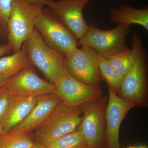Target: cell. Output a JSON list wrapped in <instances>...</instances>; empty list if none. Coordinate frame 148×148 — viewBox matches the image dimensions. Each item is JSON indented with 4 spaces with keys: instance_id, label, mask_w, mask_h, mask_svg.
<instances>
[{
    "instance_id": "6da1fadb",
    "label": "cell",
    "mask_w": 148,
    "mask_h": 148,
    "mask_svg": "<svg viewBox=\"0 0 148 148\" xmlns=\"http://www.w3.org/2000/svg\"><path fill=\"white\" fill-rule=\"evenodd\" d=\"M44 3L29 0H13L8 22V44L14 53L21 49L35 29Z\"/></svg>"
},
{
    "instance_id": "7a4b0ae2",
    "label": "cell",
    "mask_w": 148,
    "mask_h": 148,
    "mask_svg": "<svg viewBox=\"0 0 148 148\" xmlns=\"http://www.w3.org/2000/svg\"><path fill=\"white\" fill-rule=\"evenodd\" d=\"M84 106L71 107L62 102L35 130V143L45 145L75 131L82 119Z\"/></svg>"
},
{
    "instance_id": "3957f363",
    "label": "cell",
    "mask_w": 148,
    "mask_h": 148,
    "mask_svg": "<svg viewBox=\"0 0 148 148\" xmlns=\"http://www.w3.org/2000/svg\"><path fill=\"white\" fill-rule=\"evenodd\" d=\"M25 43L34 66L39 69L49 82L55 84L67 71L65 56L48 45L36 29Z\"/></svg>"
},
{
    "instance_id": "277c9868",
    "label": "cell",
    "mask_w": 148,
    "mask_h": 148,
    "mask_svg": "<svg viewBox=\"0 0 148 148\" xmlns=\"http://www.w3.org/2000/svg\"><path fill=\"white\" fill-rule=\"evenodd\" d=\"M132 49L134 55L133 65L124 77L118 95L134 102L137 106L143 103L147 86V53L142 39L137 34L132 36Z\"/></svg>"
},
{
    "instance_id": "5b68a950",
    "label": "cell",
    "mask_w": 148,
    "mask_h": 148,
    "mask_svg": "<svg viewBox=\"0 0 148 148\" xmlns=\"http://www.w3.org/2000/svg\"><path fill=\"white\" fill-rule=\"evenodd\" d=\"M130 30V27L119 24L112 29L102 30L92 24L89 25L87 32L77 41L78 45L90 47L99 55L107 58L129 49L125 38Z\"/></svg>"
},
{
    "instance_id": "8992f818",
    "label": "cell",
    "mask_w": 148,
    "mask_h": 148,
    "mask_svg": "<svg viewBox=\"0 0 148 148\" xmlns=\"http://www.w3.org/2000/svg\"><path fill=\"white\" fill-rule=\"evenodd\" d=\"M35 29L48 45L65 57L78 46L73 35L50 8L43 9Z\"/></svg>"
},
{
    "instance_id": "52a82bcc",
    "label": "cell",
    "mask_w": 148,
    "mask_h": 148,
    "mask_svg": "<svg viewBox=\"0 0 148 148\" xmlns=\"http://www.w3.org/2000/svg\"><path fill=\"white\" fill-rule=\"evenodd\" d=\"M98 53L94 49L81 46L65 57L67 71L76 79L91 86H99L101 80L97 63Z\"/></svg>"
},
{
    "instance_id": "ba28073f",
    "label": "cell",
    "mask_w": 148,
    "mask_h": 148,
    "mask_svg": "<svg viewBox=\"0 0 148 148\" xmlns=\"http://www.w3.org/2000/svg\"><path fill=\"white\" fill-rule=\"evenodd\" d=\"M55 93L62 102L71 107H79L95 102L103 96L101 86L81 82L72 76L68 71L54 84Z\"/></svg>"
},
{
    "instance_id": "9c48e42d",
    "label": "cell",
    "mask_w": 148,
    "mask_h": 148,
    "mask_svg": "<svg viewBox=\"0 0 148 148\" xmlns=\"http://www.w3.org/2000/svg\"><path fill=\"white\" fill-rule=\"evenodd\" d=\"M108 95L85 104L77 129L82 132L91 148H98L103 143L106 126V111Z\"/></svg>"
},
{
    "instance_id": "30bf717a",
    "label": "cell",
    "mask_w": 148,
    "mask_h": 148,
    "mask_svg": "<svg viewBox=\"0 0 148 148\" xmlns=\"http://www.w3.org/2000/svg\"><path fill=\"white\" fill-rule=\"evenodd\" d=\"M3 86L14 95L38 97L55 90L54 84L39 77L34 66L27 67L5 80Z\"/></svg>"
},
{
    "instance_id": "8fae6325",
    "label": "cell",
    "mask_w": 148,
    "mask_h": 148,
    "mask_svg": "<svg viewBox=\"0 0 148 148\" xmlns=\"http://www.w3.org/2000/svg\"><path fill=\"white\" fill-rule=\"evenodd\" d=\"M106 111V140L108 148H121L119 131L122 122L132 108V101L122 98L110 86Z\"/></svg>"
},
{
    "instance_id": "7c38bea8",
    "label": "cell",
    "mask_w": 148,
    "mask_h": 148,
    "mask_svg": "<svg viewBox=\"0 0 148 148\" xmlns=\"http://www.w3.org/2000/svg\"><path fill=\"white\" fill-rule=\"evenodd\" d=\"M47 6L60 18L77 40L85 35L89 25L85 20L80 0H51Z\"/></svg>"
},
{
    "instance_id": "4fadbf2b",
    "label": "cell",
    "mask_w": 148,
    "mask_h": 148,
    "mask_svg": "<svg viewBox=\"0 0 148 148\" xmlns=\"http://www.w3.org/2000/svg\"><path fill=\"white\" fill-rule=\"evenodd\" d=\"M62 102L55 92L38 97L34 108L21 123L8 132L12 134L31 133L38 128Z\"/></svg>"
},
{
    "instance_id": "5bb4252c",
    "label": "cell",
    "mask_w": 148,
    "mask_h": 148,
    "mask_svg": "<svg viewBox=\"0 0 148 148\" xmlns=\"http://www.w3.org/2000/svg\"><path fill=\"white\" fill-rule=\"evenodd\" d=\"M37 100L38 97L34 96L13 95L0 121L3 132H8L21 123L34 108Z\"/></svg>"
},
{
    "instance_id": "9a60e30c",
    "label": "cell",
    "mask_w": 148,
    "mask_h": 148,
    "mask_svg": "<svg viewBox=\"0 0 148 148\" xmlns=\"http://www.w3.org/2000/svg\"><path fill=\"white\" fill-rule=\"evenodd\" d=\"M110 16L114 23L129 27L132 24H138L148 30L147 8H136L128 4H123L112 9Z\"/></svg>"
},
{
    "instance_id": "2e32d148",
    "label": "cell",
    "mask_w": 148,
    "mask_h": 148,
    "mask_svg": "<svg viewBox=\"0 0 148 148\" xmlns=\"http://www.w3.org/2000/svg\"><path fill=\"white\" fill-rule=\"evenodd\" d=\"M32 66H34L29 58L24 42L18 52L0 58V75L5 80L23 69Z\"/></svg>"
},
{
    "instance_id": "e0dca14e",
    "label": "cell",
    "mask_w": 148,
    "mask_h": 148,
    "mask_svg": "<svg viewBox=\"0 0 148 148\" xmlns=\"http://www.w3.org/2000/svg\"><path fill=\"white\" fill-rule=\"evenodd\" d=\"M97 63L102 79L118 94L124 77L113 69L106 58L98 54Z\"/></svg>"
},
{
    "instance_id": "ac0fdd59",
    "label": "cell",
    "mask_w": 148,
    "mask_h": 148,
    "mask_svg": "<svg viewBox=\"0 0 148 148\" xmlns=\"http://www.w3.org/2000/svg\"><path fill=\"white\" fill-rule=\"evenodd\" d=\"M35 144L31 133L12 134L3 132L0 135V148H34Z\"/></svg>"
},
{
    "instance_id": "d6986e66",
    "label": "cell",
    "mask_w": 148,
    "mask_h": 148,
    "mask_svg": "<svg viewBox=\"0 0 148 148\" xmlns=\"http://www.w3.org/2000/svg\"><path fill=\"white\" fill-rule=\"evenodd\" d=\"M47 148H91L79 129L45 145Z\"/></svg>"
},
{
    "instance_id": "ffe728a7",
    "label": "cell",
    "mask_w": 148,
    "mask_h": 148,
    "mask_svg": "<svg viewBox=\"0 0 148 148\" xmlns=\"http://www.w3.org/2000/svg\"><path fill=\"white\" fill-rule=\"evenodd\" d=\"M109 64L120 74L125 77L132 68L134 55L132 49L121 51L106 58Z\"/></svg>"
},
{
    "instance_id": "44dd1931",
    "label": "cell",
    "mask_w": 148,
    "mask_h": 148,
    "mask_svg": "<svg viewBox=\"0 0 148 148\" xmlns=\"http://www.w3.org/2000/svg\"><path fill=\"white\" fill-rule=\"evenodd\" d=\"M34 2L43 3L47 5L51 0H29ZM13 0H0V32L3 36L7 37V24L10 16Z\"/></svg>"
},
{
    "instance_id": "7402d4cb",
    "label": "cell",
    "mask_w": 148,
    "mask_h": 148,
    "mask_svg": "<svg viewBox=\"0 0 148 148\" xmlns=\"http://www.w3.org/2000/svg\"><path fill=\"white\" fill-rule=\"evenodd\" d=\"M13 96L4 86L0 87V121L7 110Z\"/></svg>"
},
{
    "instance_id": "603a6c76",
    "label": "cell",
    "mask_w": 148,
    "mask_h": 148,
    "mask_svg": "<svg viewBox=\"0 0 148 148\" xmlns=\"http://www.w3.org/2000/svg\"><path fill=\"white\" fill-rule=\"evenodd\" d=\"M12 50V49L8 44L0 46V58H1L3 55L8 53Z\"/></svg>"
},
{
    "instance_id": "cb8c5ba5",
    "label": "cell",
    "mask_w": 148,
    "mask_h": 148,
    "mask_svg": "<svg viewBox=\"0 0 148 148\" xmlns=\"http://www.w3.org/2000/svg\"><path fill=\"white\" fill-rule=\"evenodd\" d=\"M34 148H47L44 145H41V144H38V143H36L34 147Z\"/></svg>"
},
{
    "instance_id": "d4e9b609",
    "label": "cell",
    "mask_w": 148,
    "mask_h": 148,
    "mask_svg": "<svg viewBox=\"0 0 148 148\" xmlns=\"http://www.w3.org/2000/svg\"><path fill=\"white\" fill-rule=\"evenodd\" d=\"M5 80L0 75V87L3 86V82Z\"/></svg>"
},
{
    "instance_id": "484cf974",
    "label": "cell",
    "mask_w": 148,
    "mask_h": 148,
    "mask_svg": "<svg viewBox=\"0 0 148 148\" xmlns=\"http://www.w3.org/2000/svg\"><path fill=\"white\" fill-rule=\"evenodd\" d=\"M84 3L85 5H87V3L90 1V0H81Z\"/></svg>"
},
{
    "instance_id": "4316f807",
    "label": "cell",
    "mask_w": 148,
    "mask_h": 148,
    "mask_svg": "<svg viewBox=\"0 0 148 148\" xmlns=\"http://www.w3.org/2000/svg\"><path fill=\"white\" fill-rule=\"evenodd\" d=\"M3 132V130L1 124V122H0V135Z\"/></svg>"
},
{
    "instance_id": "83f0119b",
    "label": "cell",
    "mask_w": 148,
    "mask_h": 148,
    "mask_svg": "<svg viewBox=\"0 0 148 148\" xmlns=\"http://www.w3.org/2000/svg\"><path fill=\"white\" fill-rule=\"evenodd\" d=\"M128 148H137V147H128Z\"/></svg>"
},
{
    "instance_id": "f1b7e54d",
    "label": "cell",
    "mask_w": 148,
    "mask_h": 148,
    "mask_svg": "<svg viewBox=\"0 0 148 148\" xmlns=\"http://www.w3.org/2000/svg\"><path fill=\"white\" fill-rule=\"evenodd\" d=\"M137 148H146L145 147H137Z\"/></svg>"
}]
</instances>
